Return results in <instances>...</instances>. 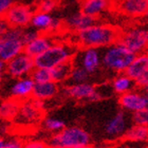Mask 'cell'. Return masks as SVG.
I'll use <instances>...</instances> for the list:
<instances>
[{
  "instance_id": "obj_1",
  "label": "cell",
  "mask_w": 148,
  "mask_h": 148,
  "mask_svg": "<svg viewBox=\"0 0 148 148\" xmlns=\"http://www.w3.org/2000/svg\"><path fill=\"white\" fill-rule=\"evenodd\" d=\"M76 33V46L80 48L104 49L119 40L121 31L107 23H93Z\"/></svg>"
},
{
  "instance_id": "obj_2",
  "label": "cell",
  "mask_w": 148,
  "mask_h": 148,
  "mask_svg": "<svg viewBox=\"0 0 148 148\" xmlns=\"http://www.w3.org/2000/svg\"><path fill=\"white\" fill-rule=\"evenodd\" d=\"M76 51V45L67 42H54L45 52L34 57V65L36 68L51 69L59 64L72 60Z\"/></svg>"
},
{
  "instance_id": "obj_3",
  "label": "cell",
  "mask_w": 148,
  "mask_h": 148,
  "mask_svg": "<svg viewBox=\"0 0 148 148\" xmlns=\"http://www.w3.org/2000/svg\"><path fill=\"white\" fill-rule=\"evenodd\" d=\"M102 56V65L106 69L116 73H123L132 62L136 54L127 49L117 40L110 46L104 48Z\"/></svg>"
},
{
  "instance_id": "obj_4",
  "label": "cell",
  "mask_w": 148,
  "mask_h": 148,
  "mask_svg": "<svg viewBox=\"0 0 148 148\" xmlns=\"http://www.w3.org/2000/svg\"><path fill=\"white\" fill-rule=\"evenodd\" d=\"M90 136L80 127H65L50 139V148H76L89 145Z\"/></svg>"
},
{
  "instance_id": "obj_5",
  "label": "cell",
  "mask_w": 148,
  "mask_h": 148,
  "mask_svg": "<svg viewBox=\"0 0 148 148\" xmlns=\"http://www.w3.org/2000/svg\"><path fill=\"white\" fill-rule=\"evenodd\" d=\"M22 29L10 27L0 37V59L8 62L23 52L25 43L21 40Z\"/></svg>"
},
{
  "instance_id": "obj_6",
  "label": "cell",
  "mask_w": 148,
  "mask_h": 148,
  "mask_svg": "<svg viewBox=\"0 0 148 148\" xmlns=\"http://www.w3.org/2000/svg\"><path fill=\"white\" fill-rule=\"evenodd\" d=\"M45 103L43 101L29 97L20 102L18 113L14 120L21 125H33L39 122L43 116Z\"/></svg>"
},
{
  "instance_id": "obj_7",
  "label": "cell",
  "mask_w": 148,
  "mask_h": 148,
  "mask_svg": "<svg viewBox=\"0 0 148 148\" xmlns=\"http://www.w3.org/2000/svg\"><path fill=\"white\" fill-rule=\"evenodd\" d=\"M119 41L136 55L141 54L147 49L148 32L144 28H131L123 33L121 32Z\"/></svg>"
},
{
  "instance_id": "obj_8",
  "label": "cell",
  "mask_w": 148,
  "mask_h": 148,
  "mask_svg": "<svg viewBox=\"0 0 148 148\" xmlns=\"http://www.w3.org/2000/svg\"><path fill=\"white\" fill-rule=\"evenodd\" d=\"M34 10L31 5L25 3H13L3 15L10 27L23 29L30 25Z\"/></svg>"
},
{
  "instance_id": "obj_9",
  "label": "cell",
  "mask_w": 148,
  "mask_h": 148,
  "mask_svg": "<svg viewBox=\"0 0 148 148\" xmlns=\"http://www.w3.org/2000/svg\"><path fill=\"white\" fill-rule=\"evenodd\" d=\"M72 64L84 68L89 74L95 73L102 66L101 51L96 48H82L77 49L72 58Z\"/></svg>"
},
{
  "instance_id": "obj_10",
  "label": "cell",
  "mask_w": 148,
  "mask_h": 148,
  "mask_svg": "<svg viewBox=\"0 0 148 148\" xmlns=\"http://www.w3.org/2000/svg\"><path fill=\"white\" fill-rule=\"evenodd\" d=\"M62 92L66 96L77 101L85 102H99L102 96L96 90V87L89 84L88 82L80 84H70L62 89Z\"/></svg>"
},
{
  "instance_id": "obj_11",
  "label": "cell",
  "mask_w": 148,
  "mask_h": 148,
  "mask_svg": "<svg viewBox=\"0 0 148 148\" xmlns=\"http://www.w3.org/2000/svg\"><path fill=\"white\" fill-rule=\"evenodd\" d=\"M34 68V58L25 54V52L20 53L14 58L5 62L6 73L14 78L30 76Z\"/></svg>"
},
{
  "instance_id": "obj_12",
  "label": "cell",
  "mask_w": 148,
  "mask_h": 148,
  "mask_svg": "<svg viewBox=\"0 0 148 148\" xmlns=\"http://www.w3.org/2000/svg\"><path fill=\"white\" fill-rule=\"evenodd\" d=\"M119 103L122 108L130 112L146 109L148 106V96L146 93L139 92L133 89L120 95Z\"/></svg>"
},
{
  "instance_id": "obj_13",
  "label": "cell",
  "mask_w": 148,
  "mask_h": 148,
  "mask_svg": "<svg viewBox=\"0 0 148 148\" xmlns=\"http://www.w3.org/2000/svg\"><path fill=\"white\" fill-rule=\"evenodd\" d=\"M119 9L130 17H144L148 12V0H120Z\"/></svg>"
},
{
  "instance_id": "obj_14",
  "label": "cell",
  "mask_w": 148,
  "mask_h": 148,
  "mask_svg": "<svg viewBox=\"0 0 148 148\" xmlns=\"http://www.w3.org/2000/svg\"><path fill=\"white\" fill-rule=\"evenodd\" d=\"M54 43V40L50 34L48 33H39V35L30 41L29 43L25 45L23 48V52L25 54H28L31 57H36L42 52H45L49 47H51Z\"/></svg>"
},
{
  "instance_id": "obj_15",
  "label": "cell",
  "mask_w": 148,
  "mask_h": 148,
  "mask_svg": "<svg viewBox=\"0 0 148 148\" xmlns=\"http://www.w3.org/2000/svg\"><path fill=\"white\" fill-rule=\"evenodd\" d=\"M127 129L126 114L123 111H119L113 117H111L109 122L106 124V134L111 139H117L123 136Z\"/></svg>"
},
{
  "instance_id": "obj_16",
  "label": "cell",
  "mask_w": 148,
  "mask_h": 148,
  "mask_svg": "<svg viewBox=\"0 0 148 148\" xmlns=\"http://www.w3.org/2000/svg\"><path fill=\"white\" fill-rule=\"evenodd\" d=\"M34 84V80L32 79L31 76L17 78V80L11 87V95L20 102L31 97Z\"/></svg>"
},
{
  "instance_id": "obj_17",
  "label": "cell",
  "mask_w": 148,
  "mask_h": 148,
  "mask_svg": "<svg viewBox=\"0 0 148 148\" xmlns=\"http://www.w3.org/2000/svg\"><path fill=\"white\" fill-rule=\"evenodd\" d=\"M124 73L128 75L130 78L136 80L140 76L148 73V55L145 52L136 54L130 65L127 67Z\"/></svg>"
},
{
  "instance_id": "obj_18",
  "label": "cell",
  "mask_w": 148,
  "mask_h": 148,
  "mask_svg": "<svg viewBox=\"0 0 148 148\" xmlns=\"http://www.w3.org/2000/svg\"><path fill=\"white\" fill-rule=\"evenodd\" d=\"M110 0H82L80 12L93 18L99 17L110 8Z\"/></svg>"
},
{
  "instance_id": "obj_19",
  "label": "cell",
  "mask_w": 148,
  "mask_h": 148,
  "mask_svg": "<svg viewBox=\"0 0 148 148\" xmlns=\"http://www.w3.org/2000/svg\"><path fill=\"white\" fill-rule=\"evenodd\" d=\"M58 84L53 80L45 82V83H35L31 96L45 102L47 99L54 97L58 93Z\"/></svg>"
},
{
  "instance_id": "obj_20",
  "label": "cell",
  "mask_w": 148,
  "mask_h": 148,
  "mask_svg": "<svg viewBox=\"0 0 148 148\" xmlns=\"http://www.w3.org/2000/svg\"><path fill=\"white\" fill-rule=\"evenodd\" d=\"M96 22V18H93L91 16L85 15L82 12L74 13L72 15L68 16L64 23L68 29L74 32H78L85 28H88L89 25Z\"/></svg>"
},
{
  "instance_id": "obj_21",
  "label": "cell",
  "mask_w": 148,
  "mask_h": 148,
  "mask_svg": "<svg viewBox=\"0 0 148 148\" xmlns=\"http://www.w3.org/2000/svg\"><path fill=\"white\" fill-rule=\"evenodd\" d=\"M52 20L53 17L51 16V14L36 11L32 16L30 25L33 27L35 30H37L39 33H48L49 34Z\"/></svg>"
},
{
  "instance_id": "obj_22",
  "label": "cell",
  "mask_w": 148,
  "mask_h": 148,
  "mask_svg": "<svg viewBox=\"0 0 148 148\" xmlns=\"http://www.w3.org/2000/svg\"><path fill=\"white\" fill-rule=\"evenodd\" d=\"M124 139L131 143H144L147 141L148 128L143 125H134L130 128H127L123 134Z\"/></svg>"
},
{
  "instance_id": "obj_23",
  "label": "cell",
  "mask_w": 148,
  "mask_h": 148,
  "mask_svg": "<svg viewBox=\"0 0 148 148\" xmlns=\"http://www.w3.org/2000/svg\"><path fill=\"white\" fill-rule=\"evenodd\" d=\"M20 101L16 99H4L0 103V119L4 121H12L18 113Z\"/></svg>"
},
{
  "instance_id": "obj_24",
  "label": "cell",
  "mask_w": 148,
  "mask_h": 148,
  "mask_svg": "<svg viewBox=\"0 0 148 148\" xmlns=\"http://www.w3.org/2000/svg\"><path fill=\"white\" fill-rule=\"evenodd\" d=\"M112 89H113V92L117 93V94H123V93H126L128 91H131V90L134 89L136 87V83L132 78H130L128 75L124 73H120L112 82Z\"/></svg>"
},
{
  "instance_id": "obj_25",
  "label": "cell",
  "mask_w": 148,
  "mask_h": 148,
  "mask_svg": "<svg viewBox=\"0 0 148 148\" xmlns=\"http://www.w3.org/2000/svg\"><path fill=\"white\" fill-rule=\"evenodd\" d=\"M72 66H73L72 60H70V62H62V64H59V65L51 68L50 69L51 79L57 84L67 82L69 75H70V72H71Z\"/></svg>"
},
{
  "instance_id": "obj_26",
  "label": "cell",
  "mask_w": 148,
  "mask_h": 148,
  "mask_svg": "<svg viewBox=\"0 0 148 148\" xmlns=\"http://www.w3.org/2000/svg\"><path fill=\"white\" fill-rule=\"evenodd\" d=\"M89 77H90V74L85 69L79 67V66L73 65L68 80L71 84H80V83H86V82H88Z\"/></svg>"
},
{
  "instance_id": "obj_27",
  "label": "cell",
  "mask_w": 148,
  "mask_h": 148,
  "mask_svg": "<svg viewBox=\"0 0 148 148\" xmlns=\"http://www.w3.org/2000/svg\"><path fill=\"white\" fill-rule=\"evenodd\" d=\"M30 76L34 80V83H45V82L52 80L50 69L47 68H36L35 67L34 70L30 74Z\"/></svg>"
},
{
  "instance_id": "obj_28",
  "label": "cell",
  "mask_w": 148,
  "mask_h": 148,
  "mask_svg": "<svg viewBox=\"0 0 148 148\" xmlns=\"http://www.w3.org/2000/svg\"><path fill=\"white\" fill-rule=\"evenodd\" d=\"M45 127L51 132H58L62 128L66 127V124L64 121L55 119V117H48L45 120Z\"/></svg>"
},
{
  "instance_id": "obj_29",
  "label": "cell",
  "mask_w": 148,
  "mask_h": 148,
  "mask_svg": "<svg viewBox=\"0 0 148 148\" xmlns=\"http://www.w3.org/2000/svg\"><path fill=\"white\" fill-rule=\"evenodd\" d=\"M132 122L134 125H143L147 126L148 124V110L141 109V110L132 112Z\"/></svg>"
},
{
  "instance_id": "obj_30",
  "label": "cell",
  "mask_w": 148,
  "mask_h": 148,
  "mask_svg": "<svg viewBox=\"0 0 148 148\" xmlns=\"http://www.w3.org/2000/svg\"><path fill=\"white\" fill-rule=\"evenodd\" d=\"M57 5H58L57 0H40L37 5V11L50 14L57 8Z\"/></svg>"
},
{
  "instance_id": "obj_31",
  "label": "cell",
  "mask_w": 148,
  "mask_h": 148,
  "mask_svg": "<svg viewBox=\"0 0 148 148\" xmlns=\"http://www.w3.org/2000/svg\"><path fill=\"white\" fill-rule=\"evenodd\" d=\"M39 35V32L35 30L33 27H25V28L22 29V33H21V40L22 42L27 45L30 41H32L33 39H35L37 36Z\"/></svg>"
},
{
  "instance_id": "obj_32",
  "label": "cell",
  "mask_w": 148,
  "mask_h": 148,
  "mask_svg": "<svg viewBox=\"0 0 148 148\" xmlns=\"http://www.w3.org/2000/svg\"><path fill=\"white\" fill-rule=\"evenodd\" d=\"M25 143L19 138H12L4 143V148H22Z\"/></svg>"
},
{
  "instance_id": "obj_33",
  "label": "cell",
  "mask_w": 148,
  "mask_h": 148,
  "mask_svg": "<svg viewBox=\"0 0 148 148\" xmlns=\"http://www.w3.org/2000/svg\"><path fill=\"white\" fill-rule=\"evenodd\" d=\"M22 148H50L49 145L41 141H29L25 143Z\"/></svg>"
},
{
  "instance_id": "obj_34",
  "label": "cell",
  "mask_w": 148,
  "mask_h": 148,
  "mask_svg": "<svg viewBox=\"0 0 148 148\" xmlns=\"http://www.w3.org/2000/svg\"><path fill=\"white\" fill-rule=\"evenodd\" d=\"M134 83H136V86L141 88V89H147V86H148V73L144 74L142 76H140L139 78H136L134 80Z\"/></svg>"
},
{
  "instance_id": "obj_35",
  "label": "cell",
  "mask_w": 148,
  "mask_h": 148,
  "mask_svg": "<svg viewBox=\"0 0 148 148\" xmlns=\"http://www.w3.org/2000/svg\"><path fill=\"white\" fill-rule=\"evenodd\" d=\"M15 0H0V16H3Z\"/></svg>"
},
{
  "instance_id": "obj_36",
  "label": "cell",
  "mask_w": 148,
  "mask_h": 148,
  "mask_svg": "<svg viewBox=\"0 0 148 148\" xmlns=\"http://www.w3.org/2000/svg\"><path fill=\"white\" fill-rule=\"evenodd\" d=\"M9 28H10V25H8V22H6V20L4 19V17H3V16H0V37L5 33V31Z\"/></svg>"
},
{
  "instance_id": "obj_37",
  "label": "cell",
  "mask_w": 148,
  "mask_h": 148,
  "mask_svg": "<svg viewBox=\"0 0 148 148\" xmlns=\"http://www.w3.org/2000/svg\"><path fill=\"white\" fill-rule=\"evenodd\" d=\"M6 73V70H5V62H2L1 59H0V80L2 79L3 76H4V74Z\"/></svg>"
},
{
  "instance_id": "obj_38",
  "label": "cell",
  "mask_w": 148,
  "mask_h": 148,
  "mask_svg": "<svg viewBox=\"0 0 148 148\" xmlns=\"http://www.w3.org/2000/svg\"><path fill=\"white\" fill-rule=\"evenodd\" d=\"M116 148H140V147H138L136 145H134V143L129 142V144H128V143H125V144L119 146V147H116Z\"/></svg>"
},
{
  "instance_id": "obj_39",
  "label": "cell",
  "mask_w": 148,
  "mask_h": 148,
  "mask_svg": "<svg viewBox=\"0 0 148 148\" xmlns=\"http://www.w3.org/2000/svg\"><path fill=\"white\" fill-rule=\"evenodd\" d=\"M4 143H5V140L3 138H0V148H4Z\"/></svg>"
},
{
  "instance_id": "obj_40",
  "label": "cell",
  "mask_w": 148,
  "mask_h": 148,
  "mask_svg": "<svg viewBox=\"0 0 148 148\" xmlns=\"http://www.w3.org/2000/svg\"><path fill=\"white\" fill-rule=\"evenodd\" d=\"M76 148H93V147H92V146H91V145H90V144H89V145L80 146V147H76Z\"/></svg>"
},
{
  "instance_id": "obj_41",
  "label": "cell",
  "mask_w": 148,
  "mask_h": 148,
  "mask_svg": "<svg viewBox=\"0 0 148 148\" xmlns=\"http://www.w3.org/2000/svg\"><path fill=\"white\" fill-rule=\"evenodd\" d=\"M99 148H115V147L110 146V145H106V146H102V147H99Z\"/></svg>"
}]
</instances>
